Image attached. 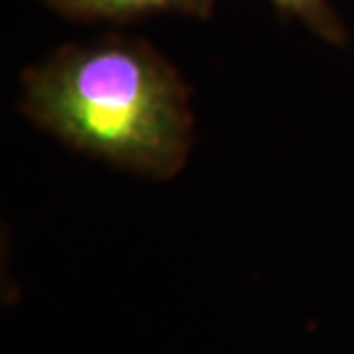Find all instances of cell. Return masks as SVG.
Here are the masks:
<instances>
[{
    "mask_svg": "<svg viewBox=\"0 0 354 354\" xmlns=\"http://www.w3.org/2000/svg\"><path fill=\"white\" fill-rule=\"evenodd\" d=\"M286 19L297 21L320 41L336 48L350 44V28L329 0H269Z\"/></svg>",
    "mask_w": 354,
    "mask_h": 354,
    "instance_id": "3957f363",
    "label": "cell"
},
{
    "mask_svg": "<svg viewBox=\"0 0 354 354\" xmlns=\"http://www.w3.org/2000/svg\"><path fill=\"white\" fill-rule=\"evenodd\" d=\"M58 17L76 24H136L152 17L209 21L216 0H39Z\"/></svg>",
    "mask_w": 354,
    "mask_h": 354,
    "instance_id": "7a4b0ae2",
    "label": "cell"
},
{
    "mask_svg": "<svg viewBox=\"0 0 354 354\" xmlns=\"http://www.w3.org/2000/svg\"><path fill=\"white\" fill-rule=\"evenodd\" d=\"M19 111L69 150L152 182L175 180L196 143L189 83L136 37L53 48L21 74Z\"/></svg>",
    "mask_w": 354,
    "mask_h": 354,
    "instance_id": "6da1fadb",
    "label": "cell"
}]
</instances>
